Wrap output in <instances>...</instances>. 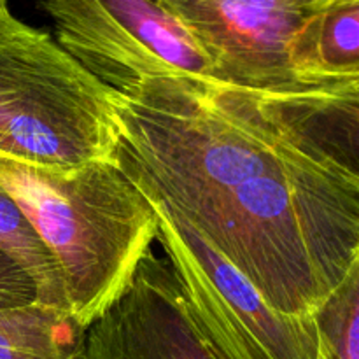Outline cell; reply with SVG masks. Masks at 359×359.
<instances>
[{
	"label": "cell",
	"instance_id": "obj_1",
	"mask_svg": "<svg viewBox=\"0 0 359 359\" xmlns=\"http://www.w3.org/2000/svg\"><path fill=\"white\" fill-rule=\"evenodd\" d=\"M114 161L277 312L316 316L359 256V186L259 95L186 76L114 97Z\"/></svg>",
	"mask_w": 359,
	"mask_h": 359
},
{
	"label": "cell",
	"instance_id": "obj_2",
	"mask_svg": "<svg viewBox=\"0 0 359 359\" xmlns=\"http://www.w3.org/2000/svg\"><path fill=\"white\" fill-rule=\"evenodd\" d=\"M0 188L53 256L81 330L128 287L158 238V212L114 160L39 167L0 153Z\"/></svg>",
	"mask_w": 359,
	"mask_h": 359
},
{
	"label": "cell",
	"instance_id": "obj_3",
	"mask_svg": "<svg viewBox=\"0 0 359 359\" xmlns=\"http://www.w3.org/2000/svg\"><path fill=\"white\" fill-rule=\"evenodd\" d=\"M116 93L0 2V153L39 167L114 160Z\"/></svg>",
	"mask_w": 359,
	"mask_h": 359
},
{
	"label": "cell",
	"instance_id": "obj_4",
	"mask_svg": "<svg viewBox=\"0 0 359 359\" xmlns=\"http://www.w3.org/2000/svg\"><path fill=\"white\" fill-rule=\"evenodd\" d=\"M147 196V195H146ZM158 238L200 339L217 359H326L316 316L277 312L202 235L160 200Z\"/></svg>",
	"mask_w": 359,
	"mask_h": 359
},
{
	"label": "cell",
	"instance_id": "obj_5",
	"mask_svg": "<svg viewBox=\"0 0 359 359\" xmlns=\"http://www.w3.org/2000/svg\"><path fill=\"white\" fill-rule=\"evenodd\" d=\"M56 42L114 93L156 77L212 81V67L163 0H49Z\"/></svg>",
	"mask_w": 359,
	"mask_h": 359
},
{
	"label": "cell",
	"instance_id": "obj_6",
	"mask_svg": "<svg viewBox=\"0 0 359 359\" xmlns=\"http://www.w3.org/2000/svg\"><path fill=\"white\" fill-rule=\"evenodd\" d=\"M321 0H163L200 46L214 83L263 97L304 90L293 49Z\"/></svg>",
	"mask_w": 359,
	"mask_h": 359
},
{
	"label": "cell",
	"instance_id": "obj_7",
	"mask_svg": "<svg viewBox=\"0 0 359 359\" xmlns=\"http://www.w3.org/2000/svg\"><path fill=\"white\" fill-rule=\"evenodd\" d=\"M83 359H217L200 339L168 262L147 252L132 283L84 332Z\"/></svg>",
	"mask_w": 359,
	"mask_h": 359
},
{
	"label": "cell",
	"instance_id": "obj_8",
	"mask_svg": "<svg viewBox=\"0 0 359 359\" xmlns=\"http://www.w3.org/2000/svg\"><path fill=\"white\" fill-rule=\"evenodd\" d=\"M259 97L359 186V84Z\"/></svg>",
	"mask_w": 359,
	"mask_h": 359
},
{
	"label": "cell",
	"instance_id": "obj_9",
	"mask_svg": "<svg viewBox=\"0 0 359 359\" xmlns=\"http://www.w3.org/2000/svg\"><path fill=\"white\" fill-rule=\"evenodd\" d=\"M293 67L300 93L359 81V0L319 2L298 35Z\"/></svg>",
	"mask_w": 359,
	"mask_h": 359
},
{
	"label": "cell",
	"instance_id": "obj_10",
	"mask_svg": "<svg viewBox=\"0 0 359 359\" xmlns=\"http://www.w3.org/2000/svg\"><path fill=\"white\" fill-rule=\"evenodd\" d=\"M84 332L41 304L0 309V359H83Z\"/></svg>",
	"mask_w": 359,
	"mask_h": 359
},
{
	"label": "cell",
	"instance_id": "obj_11",
	"mask_svg": "<svg viewBox=\"0 0 359 359\" xmlns=\"http://www.w3.org/2000/svg\"><path fill=\"white\" fill-rule=\"evenodd\" d=\"M0 252L27 272L37 290V304L67 312L56 263L13 198L0 188Z\"/></svg>",
	"mask_w": 359,
	"mask_h": 359
},
{
	"label": "cell",
	"instance_id": "obj_12",
	"mask_svg": "<svg viewBox=\"0 0 359 359\" xmlns=\"http://www.w3.org/2000/svg\"><path fill=\"white\" fill-rule=\"evenodd\" d=\"M326 359H359V256L316 312Z\"/></svg>",
	"mask_w": 359,
	"mask_h": 359
},
{
	"label": "cell",
	"instance_id": "obj_13",
	"mask_svg": "<svg viewBox=\"0 0 359 359\" xmlns=\"http://www.w3.org/2000/svg\"><path fill=\"white\" fill-rule=\"evenodd\" d=\"M37 302V290L23 269L0 252V309L23 307Z\"/></svg>",
	"mask_w": 359,
	"mask_h": 359
},
{
	"label": "cell",
	"instance_id": "obj_14",
	"mask_svg": "<svg viewBox=\"0 0 359 359\" xmlns=\"http://www.w3.org/2000/svg\"><path fill=\"white\" fill-rule=\"evenodd\" d=\"M351 84H353V83H351ZM354 84H359V81H356V83H354Z\"/></svg>",
	"mask_w": 359,
	"mask_h": 359
}]
</instances>
